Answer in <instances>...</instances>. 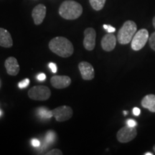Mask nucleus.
Here are the masks:
<instances>
[{
  "label": "nucleus",
  "mask_w": 155,
  "mask_h": 155,
  "mask_svg": "<svg viewBox=\"0 0 155 155\" xmlns=\"http://www.w3.org/2000/svg\"><path fill=\"white\" fill-rule=\"evenodd\" d=\"M50 50L61 58H68L74 52L73 43L64 37H55L49 42Z\"/></svg>",
  "instance_id": "nucleus-1"
},
{
  "label": "nucleus",
  "mask_w": 155,
  "mask_h": 155,
  "mask_svg": "<svg viewBox=\"0 0 155 155\" xmlns=\"http://www.w3.org/2000/svg\"><path fill=\"white\" fill-rule=\"evenodd\" d=\"M83 13V7L81 4L73 0H66L59 7V15L68 20H73L81 17Z\"/></svg>",
  "instance_id": "nucleus-2"
},
{
  "label": "nucleus",
  "mask_w": 155,
  "mask_h": 155,
  "mask_svg": "<svg viewBox=\"0 0 155 155\" xmlns=\"http://www.w3.org/2000/svg\"><path fill=\"white\" fill-rule=\"evenodd\" d=\"M137 32V26L134 21L128 20L124 23L117 35V40L121 45H127Z\"/></svg>",
  "instance_id": "nucleus-3"
},
{
  "label": "nucleus",
  "mask_w": 155,
  "mask_h": 155,
  "mask_svg": "<svg viewBox=\"0 0 155 155\" xmlns=\"http://www.w3.org/2000/svg\"><path fill=\"white\" fill-rule=\"evenodd\" d=\"M28 96L35 101H47L51 96V91L47 86H35L28 91Z\"/></svg>",
  "instance_id": "nucleus-4"
},
{
  "label": "nucleus",
  "mask_w": 155,
  "mask_h": 155,
  "mask_svg": "<svg viewBox=\"0 0 155 155\" xmlns=\"http://www.w3.org/2000/svg\"><path fill=\"white\" fill-rule=\"evenodd\" d=\"M149 40V32L146 29H141L136 32L131 40V48L135 51L142 49Z\"/></svg>",
  "instance_id": "nucleus-5"
},
{
  "label": "nucleus",
  "mask_w": 155,
  "mask_h": 155,
  "mask_svg": "<svg viewBox=\"0 0 155 155\" xmlns=\"http://www.w3.org/2000/svg\"><path fill=\"white\" fill-rule=\"evenodd\" d=\"M137 131L135 127L129 126H125L124 127L119 129L116 134V138L121 143H127L133 140L137 137Z\"/></svg>",
  "instance_id": "nucleus-6"
},
{
  "label": "nucleus",
  "mask_w": 155,
  "mask_h": 155,
  "mask_svg": "<svg viewBox=\"0 0 155 155\" xmlns=\"http://www.w3.org/2000/svg\"><path fill=\"white\" fill-rule=\"evenodd\" d=\"M53 116L56 119V121L63 122L71 119L73 115V109L70 106H61L52 110Z\"/></svg>",
  "instance_id": "nucleus-7"
},
{
  "label": "nucleus",
  "mask_w": 155,
  "mask_h": 155,
  "mask_svg": "<svg viewBox=\"0 0 155 155\" xmlns=\"http://www.w3.org/2000/svg\"><path fill=\"white\" fill-rule=\"evenodd\" d=\"M96 30L92 28H86L84 31V39H83V46L85 49L91 51L96 46Z\"/></svg>",
  "instance_id": "nucleus-8"
},
{
  "label": "nucleus",
  "mask_w": 155,
  "mask_h": 155,
  "mask_svg": "<svg viewBox=\"0 0 155 155\" xmlns=\"http://www.w3.org/2000/svg\"><path fill=\"white\" fill-rule=\"evenodd\" d=\"M78 68L83 80L91 81L95 76V71L91 64L88 62L82 61L78 64Z\"/></svg>",
  "instance_id": "nucleus-9"
},
{
  "label": "nucleus",
  "mask_w": 155,
  "mask_h": 155,
  "mask_svg": "<svg viewBox=\"0 0 155 155\" xmlns=\"http://www.w3.org/2000/svg\"><path fill=\"white\" fill-rule=\"evenodd\" d=\"M50 83L56 89H63L71 85V78L67 75H54L50 79Z\"/></svg>",
  "instance_id": "nucleus-10"
},
{
  "label": "nucleus",
  "mask_w": 155,
  "mask_h": 155,
  "mask_svg": "<svg viewBox=\"0 0 155 155\" xmlns=\"http://www.w3.org/2000/svg\"><path fill=\"white\" fill-rule=\"evenodd\" d=\"M46 15V7L42 4L37 5L32 12V17L35 24L36 25H40L43 22Z\"/></svg>",
  "instance_id": "nucleus-11"
},
{
  "label": "nucleus",
  "mask_w": 155,
  "mask_h": 155,
  "mask_svg": "<svg viewBox=\"0 0 155 155\" xmlns=\"http://www.w3.org/2000/svg\"><path fill=\"white\" fill-rule=\"evenodd\" d=\"M5 66L7 70V73L10 75H17L20 71L17 60L14 57L7 58L5 61Z\"/></svg>",
  "instance_id": "nucleus-12"
},
{
  "label": "nucleus",
  "mask_w": 155,
  "mask_h": 155,
  "mask_svg": "<svg viewBox=\"0 0 155 155\" xmlns=\"http://www.w3.org/2000/svg\"><path fill=\"white\" fill-rule=\"evenodd\" d=\"M116 38L111 33L106 34L101 40V47L106 52L112 51L116 47Z\"/></svg>",
  "instance_id": "nucleus-13"
},
{
  "label": "nucleus",
  "mask_w": 155,
  "mask_h": 155,
  "mask_svg": "<svg viewBox=\"0 0 155 155\" xmlns=\"http://www.w3.org/2000/svg\"><path fill=\"white\" fill-rule=\"evenodd\" d=\"M13 45V40L9 32L7 30L0 28V46L9 48Z\"/></svg>",
  "instance_id": "nucleus-14"
},
{
  "label": "nucleus",
  "mask_w": 155,
  "mask_h": 155,
  "mask_svg": "<svg viewBox=\"0 0 155 155\" xmlns=\"http://www.w3.org/2000/svg\"><path fill=\"white\" fill-rule=\"evenodd\" d=\"M141 106L151 112H155V95L148 94L145 96L141 100Z\"/></svg>",
  "instance_id": "nucleus-15"
},
{
  "label": "nucleus",
  "mask_w": 155,
  "mask_h": 155,
  "mask_svg": "<svg viewBox=\"0 0 155 155\" xmlns=\"http://www.w3.org/2000/svg\"><path fill=\"white\" fill-rule=\"evenodd\" d=\"M106 0H89L93 9L96 11L101 10L105 5Z\"/></svg>",
  "instance_id": "nucleus-16"
},
{
  "label": "nucleus",
  "mask_w": 155,
  "mask_h": 155,
  "mask_svg": "<svg viewBox=\"0 0 155 155\" xmlns=\"http://www.w3.org/2000/svg\"><path fill=\"white\" fill-rule=\"evenodd\" d=\"M38 115L43 119H50L53 116L51 111H48L45 108H38Z\"/></svg>",
  "instance_id": "nucleus-17"
},
{
  "label": "nucleus",
  "mask_w": 155,
  "mask_h": 155,
  "mask_svg": "<svg viewBox=\"0 0 155 155\" xmlns=\"http://www.w3.org/2000/svg\"><path fill=\"white\" fill-rule=\"evenodd\" d=\"M55 134L53 131H48L47 133V134L45 136V142L47 144H51L53 143L54 140H55Z\"/></svg>",
  "instance_id": "nucleus-18"
},
{
  "label": "nucleus",
  "mask_w": 155,
  "mask_h": 155,
  "mask_svg": "<svg viewBox=\"0 0 155 155\" xmlns=\"http://www.w3.org/2000/svg\"><path fill=\"white\" fill-rule=\"evenodd\" d=\"M149 42L151 48L155 51V32L151 35V36L149 38Z\"/></svg>",
  "instance_id": "nucleus-19"
},
{
  "label": "nucleus",
  "mask_w": 155,
  "mask_h": 155,
  "mask_svg": "<svg viewBox=\"0 0 155 155\" xmlns=\"http://www.w3.org/2000/svg\"><path fill=\"white\" fill-rule=\"evenodd\" d=\"M29 84H30V80H29L28 78H26L25 79V80H23L22 81H21V82H19L18 83V86L19 88L22 89L28 87L29 86Z\"/></svg>",
  "instance_id": "nucleus-20"
},
{
  "label": "nucleus",
  "mask_w": 155,
  "mask_h": 155,
  "mask_svg": "<svg viewBox=\"0 0 155 155\" xmlns=\"http://www.w3.org/2000/svg\"><path fill=\"white\" fill-rule=\"evenodd\" d=\"M45 154L46 155H62L63 154V152H62L61 150H58V149H54V150L49 151V152L46 153Z\"/></svg>",
  "instance_id": "nucleus-21"
},
{
  "label": "nucleus",
  "mask_w": 155,
  "mask_h": 155,
  "mask_svg": "<svg viewBox=\"0 0 155 155\" xmlns=\"http://www.w3.org/2000/svg\"><path fill=\"white\" fill-rule=\"evenodd\" d=\"M104 28L107 30V32H109V33H112V32H114L116 31V28H113V27L111 26V25H104Z\"/></svg>",
  "instance_id": "nucleus-22"
},
{
  "label": "nucleus",
  "mask_w": 155,
  "mask_h": 155,
  "mask_svg": "<svg viewBox=\"0 0 155 155\" xmlns=\"http://www.w3.org/2000/svg\"><path fill=\"white\" fill-rule=\"evenodd\" d=\"M127 124L128 126H129V127H135L136 126H137V123L133 119H129L127 121Z\"/></svg>",
  "instance_id": "nucleus-23"
},
{
  "label": "nucleus",
  "mask_w": 155,
  "mask_h": 155,
  "mask_svg": "<svg viewBox=\"0 0 155 155\" xmlns=\"http://www.w3.org/2000/svg\"><path fill=\"white\" fill-rule=\"evenodd\" d=\"M49 68L51 69L52 73H55L56 72H57V65H56V64L53 63H50L49 64Z\"/></svg>",
  "instance_id": "nucleus-24"
},
{
  "label": "nucleus",
  "mask_w": 155,
  "mask_h": 155,
  "mask_svg": "<svg viewBox=\"0 0 155 155\" xmlns=\"http://www.w3.org/2000/svg\"><path fill=\"white\" fill-rule=\"evenodd\" d=\"M32 144L33 145V147H38L40 146V141L38 140V139H32Z\"/></svg>",
  "instance_id": "nucleus-25"
},
{
  "label": "nucleus",
  "mask_w": 155,
  "mask_h": 155,
  "mask_svg": "<svg viewBox=\"0 0 155 155\" xmlns=\"http://www.w3.org/2000/svg\"><path fill=\"white\" fill-rule=\"evenodd\" d=\"M140 112H141V111L139 108L135 107L133 108V114L134 116H139V114H140Z\"/></svg>",
  "instance_id": "nucleus-26"
},
{
  "label": "nucleus",
  "mask_w": 155,
  "mask_h": 155,
  "mask_svg": "<svg viewBox=\"0 0 155 155\" xmlns=\"http://www.w3.org/2000/svg\"><path fill=\"white\" fill-rule=\"evenodd\" d=\"M38 79L40 81H45L46 79V75H45L44 73H40V75H38Z\"/></svg>",
  "instance_id": "nucleus-27"
},
{
  "label": "nucleus",
  "mask_w": 155,
  "mask_h": 155,
  "mask_svg": "<svg viewBox=\"0 0 155 155\" xmlns=\"http://www.w3.org/2000/svg\"><path fill=\"white\" fill-rule=\"evenodd\" d=\"M152 23H153V26H154V28H155V17H154V18H153Z\"/></svg>",
  "instance_id": "nucleus-28"
},
{
  "label": "nucleus",
  "mask_w": 155,
  "mask_h": 155,
  "mask_svg": "<svg viewBox=\"0 0 155 155\" xmlns=\"http://www.w3.org/2000/svg\"><path fill=\"white\" fill-rule=\"evenodd\" d=\"M144 155H153V154L150 152H147V153H144Z\"/></svg>",
  "instance_id": "nucleus-29"
},
{
  "label": "nucleus",
  "mask_w": 155,
  "mask_h": 155,
  "mask_svg": "<svg viewBox=\"0 0 155 155\" xmlns=\"http://www.w3.org/2000/svg\"><path fill=\"white\" fill-rule=\"evenodd\" d=\"M124 114L125 115H127V111H124Z\"/></svg>",
  "instance_id": "nucleus-30"
},
{
  "label": "nucleus",
  "mask_w": 155,
  "mask_h": 155,
  "mask_svg": "<svg viewBox=\"0 0 155 155\" xmlns=\"http://www.w3.org/2000/svg\"><path fill=\"white\" fill-rule=\"evenodd\" d=\"M153 149H154V152H155V145L154 146V147H153Z\"/></svg>",
  "instance_id": "nucleus-31"
},
{
  "label": "nucleus",
  "mask_w": 155,
  "mask_h": 155,
  "mask_svg": "<svg viewBox=\"0 0 155 155\" xmlns=\"http://www.w3.org/2000/svg\"><path fill=\"white\" fill-rule=\"evenodd\" d=\"M0 116H1V111H0Z\"/></svg>",
  "instance_id": "nucleus-32"
}]
</instances>
